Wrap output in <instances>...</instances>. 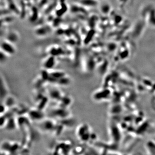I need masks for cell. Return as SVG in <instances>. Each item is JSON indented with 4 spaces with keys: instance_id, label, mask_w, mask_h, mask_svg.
<instances>
[{
    "instance_id": "cell-1",
    "label": "cell",
    "mask_w": 155,
    "mask_h": 155,
    "mask_svg": "<svg viewBox=\"0 0 155 155\" xmlns=\"http://www.w3.org/2000/svg\"><path fill=\"white\" fill-rule=\"evenodd\" d=\"M1 48V51L8 54H14L16 52L15 48L14 45H13V43L7 40L2 43Z\"/></svg>"
},
{
    "instance_id": "cell-6",
    "label": "cell",
    "mask_w": 155,
    "mask_h": 155,
    "mask_svg": "<svg viewBox=\"0 0 155 155\" xmlns=\"http://www.w3.org/2000/svg\"><path fill=\"white\" fill-rule=\"evenodd\" d=\"M68 113L64 109H58L54 110L51 112V115L54 116L59 117V118H65L67 116Z\"/></svg>"
},
{
    "instance_id": "cell-13",
    "label": "cell",
    "mask_w": 155,
    "mask_h": 155,
    "mask_svg": "<svg viewBox=\"0 0 155 155\" xmlns=\"http://www.w3.org/2000/svg\"><path fill=\"white\" fill-rule=\"evenodd\" d=\"M1 127H2L5 125L6 126L8 120L5 116H1Z\"/></svg>"
},
{
    "instance_id": "cell-8",
    "label": "cell",
    "mask_w": 155,
    "mask_h": 155,
    "mask_svg": "<svg viewBox=\"0 0 155 155\" xmlns=\"http://www.w3.org/2000/svg\"><path fill=\"white\" fill-rule=\"evenodd\" d=\"M50 95L51 97L54 99L61 100L63 98V95L61 92L57 89H52L50 92Z\"/></svg>"
},
{
    "instance_id": "cell-12",
    "label": "cell",
    "mask_w": 155,
    "mask_h": 155,
    "mask_svg": "<svg viewBox=\"0 0 155 155\" xmlns=\"http://www.w3.org/2000/svg\"><path fill=\"white\" fill-rule=\"evenodd\" d=\"M38 12L37 9L36 8H34L32 9V15L30 16V20L31 22H35L36 20L37 17H38Z\"/></svg>"
},
{
    "instance_id": "cell-4",
    "label": "cell",
    "mask_w": 155,
    "mask_h": 155,
    "mask_svg": "<svg viewBox=\"0 0 155 155\" xmlns=\"http://www.w3.org/2000/svg\"><path fill=\"white\" fill-rule=\"evenodd\" d=\"M55 64L56 60L54 56L51 55L45 61L44 66L45 69H51L54 67Z\"/></svg>"
},
{
    "instance_id": "cell-2",
    "label": "cell",
    "mask_w": 155,
    "mask_h": 155,
    "mask_svg": "<svg viewBox=\"0 0 155 155\" xmlns=\"http://www.w3.org/2000/svg\"><path fill=\"white\" fill-rule=\"evenodd\" d=\"M40 127L45 131H51L54 129L55 125L51 120H45L42 122Z\"/></svg>"
},
{
    "instance_id": "cell-7",
    "label": "cell",
    "mask_w": 155,
    "mask_h": 155,
    "mask_svg": "<svg viewBox=\"0 0 155 155\" xmlns=\"http://www.w3.org/2000/svg\"><path fill=\"white\" fill-rule=\"evenodd\" d=\"M18 38H19V37H18V34L14 31L9 32L8 36H7V40L11 42L12 43L17 42Z\"/></svg>"
},
{
    "instance_id": "cell-9",
    "label": "cell",
    "mask_w": 155,
    "mask_h": 155,
    "mask_svg": "<svg viewBox=\"0 0 155 155\" xmlns=\"http://www.w3.org/2000/svg\"><path fill=\"white\" fill-rule=\"evenodd\" d=\"M50 54L51 55L54 56H59V55L63 54L64 51L61 48H53L50 50Z\"/></svg>"
},
{
    "instance_id": "cell-10",
    "label": "cell",
    "mask_w": 155,
    "mask_h": 155,
    "mask_svg": "<svg viewBox=\"0 0 155 155\" xmlns=\"http://www.w3.org/2000/svg\"><path fill=\"white\" fill-rule=\"evenodd\" d=\"M67 6L65 3H62L61 4V8L56 12V14L58 15V17H61L63 16L64 13H66L67 11Z\"/></svg>"
},
{
    "instance_id": "cell-3",
    "label": "cell",
    "mask_w": 155,
    "mask_h": 155,
    "mask_svg": "<svg viewBox=\"0 0 155 155\" xmlns=\"http://www.w3.org/2000/svg\"><path fill=\"white\" fill-rule=\"evenodd\" d=\"M28 115L31 119L34 120H41L43 119L44 114L41 110H31L28 112Z\"/></svg>"
},
{
    "instance_id": "cell-5",
    "label": "cell",
    "mask_w": 155,
    "mask_h": 155,
    "mask_svg": "<svg viewBox=\"0 0 155 155\" xmlns=\"http://www.w3.org/2000/svg\"><path fill=\"white\" fill-rule=\"evenodd\" d=\"M50 31H51V28L49 26H42L38 28L35 30V33L38 36H43L47 35Z\"/></svg>"
},
{
    "instance_id": "cell-11",
    "label": "cell",
    "mask_w": 155,
    "mask_h": 155,
    "mask_svg": "<svg viewBox=\"0 0 155 155\" xmlns=\"http://www.w3.org/2000/svg\"><path fill=\"white\" fill-rule=\"evenodd\" d=\"M6 126H7V128L9 130H13L15 129L16 126L15 120L12 118L8 120Z\"/></svg>"
},
{
    "instance_id": "cell-14",
    "label": "cell",
    "mask_w": 155,
    "mask_h": 155,
    "mask_svg": "<svg viewBox=\"0 0 155 155\" xmlns=\"http://www.w3.org/2000/svg\"><path fill=\"white\" fill-rule=\"evenodd\" d=\"M6 106L4 105H1V115H2L3 113H5L6 111Z\"/></svg>"
}]
</instances>
